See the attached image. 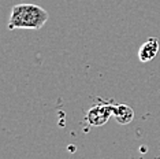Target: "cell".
Masks as SVG:
<instances>
[{
  "label": "cell",
  "mask_w": 160,
  "mask_h": 159,
  "mask_svg": "<svg viewBox=\"0 0 160 159\" xmlns=\"http://www.w3.org/2000/svg\"><path fill=\"white\" fill-rule=\"evenodd\" d=\"M159 52V40L156 37H151L144 43L138 49V59L141 62H151L153 60Z\"/></svg>",
  "instance_id": "cell-3"
},
{
  "label": "cell",
  "mask_w": 160,
  "mask_h": 159,
  "mask_svg": "<svg viewBox=\"0 0 160 159\" xmlns=\"http://www.w3.org/2000/svg\"><path fill=\"white\" fill-rule=\"evenodd\" d=\"M48 11L37 4H15L10 14L8 29H41L48 21Z\"/></svg>",
  "instance_id": "cell-1"
},
{
  "label": "cell",
  "mask_w": 160,
  "mask_h": 159,
  "mask_svg": "<svg viewBox=\"0 0 160 159\" xmlns=\"http://www.w3.org/2000/svg\"><path fill=\"white\" fill-rule=\"evenodd\" d=\"M114 115V104L100 103L86 113V121L90 126H103Z\"/></svg>",
  "instance_id": "cell-2"
},
{
  "label": "cell",
  "mask_w": 160,
  "mask_h": 159,
  "mask_svg": "<svg viewBox=\"0 0 160 159\" xmlns=\"http://www.w3.org/2000/svg\"><path fill=\"white\" fill-rule=\"evenodd\" d=\"M114 117L118 124L127 125L133 121L134 111H133V108L129 107L127 104H123V103L114 104Z\"/></svg>",
  "instance_id": "cell-4"
}]
</instances>
